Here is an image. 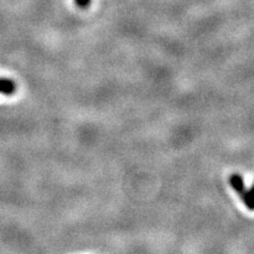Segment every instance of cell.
<instances>
[{"mask_svg":"<svg viewBox=\"0 0 254 254\" xmlns=\"http://www.w3.org/2000/svg\"><path fill=\"white\" fill-rule=\"evenodd\" d=\"M229 184H231V186L237 190L240 195L243 194L245 190H246V186H245L243 178H241L239 174L231 175V178H229Z\"/></svg>","mask_w":254,"mask_h":254,"instance_id":"6da1fadb","label":"cell"},{"mask_svg":"<svg viewBox=\"0 0 254 254\" xmlns=\"http://www.w3.org/2000/svg\"><path fill=\"white\" fill-rule=\"evenodd\" d=\"M75 2L79 7H86V6L90 5L91 0H75Z\"/></svg>","mask_w":254,"mask_h":254,"instance_id":"277c9868","label":"cell"},{"mask_svg":"<svg viewBox=\"0 0 254 254\" xmlns=\"http://www.w3.org/2000/svg\"><path fill=\"white\" fill-rule=\"evenodd\" d=\"M14 91V84L11 80H0V92L11 95Z\"/></svg>","mask_w":254,"mask_h":254,"instance_id":"3957f363","label":"cell"},{"mask_svg":"<svg viewBox=\"0 0 254 254\" xmlns=\"http://www.w3.org/2000/svg\"><path fill=\"white\" fill-rule=\"evenodd\" d=\"M241 198H243V200L245 204H246V206L250 208V210H254V185L252 186V189L251 190H246L245 192L241 194Z\"/></svg>","mask_w":254,"mask_h":254,"instance_id":"7a4b0ae2","label":"cell"}]
</instances>
